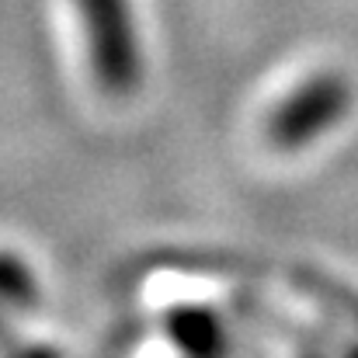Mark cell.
<instances>
[{
    "instance_id": "cell-1",
    "label": "cell",
    "mask_w": 358,
    "mask_h": 358,
    "mask_svg": "<svg viewBox=\"0 0 358 358\" xmlns=\"http://www.w3.org/2000/svg\"><path fill=\"white\" fill-rule=\"evenodd\" d=\"M94 84L105 98H132L143 84V45L129 0H77Z\"/></svg>"
},
{
    "instance_id": "cell-2",
    "label": "cell",
    "mask_w": 358,
    "mask_h": 358,
    "mask_svg": "<svg viewBox=\"0 0 358 358\" xmlns=\"http://www.w3.org/2000/svg\"><path fill=\"white\" fill-rule=\"evenodd\" d=\"M352 84L345 73H313L299 87H292L289 98H282L264 122V136L275 150L296 153L341 125L352 112Z\"/></svg>"
},
{
    "instance_id": "cell-3",
    "label": "cell",
    "mask_w": 358,
    "mask_h": 358,
    "mask_svg": "<svg viewBox=\"0 0 358 358\" xmlns=\"http://www.w3.org/2000/svg\"><path fill=\"white\" fill-rule=\"evenodd\" d=\"M164 334L181 358H227L230 331L223 317L199 303H181L164 313Z\"/></svg>"
},
{
    "instance_id": "cell-4",
    "label": "cell",
    "mask_w": 358,
    "mask_h": 358,
    "mask_svg": "<svg viewBox=\"0 0 358 358\" xmlns=\"http://www.w3.org/2000/svg\"><path fill=\"white\" fill-rule=\"evenodd\" d=\"M38 299L42 292H38V278L31 264L14 250H0V310H7L10 317H21V313H31Z\"/></svg>"
},
{
    "instance_id": "cell-5",
    "label": "cell",
    "mask_w": 358,
    "mask_h": 358,
    "mask_svg": "<svg viewBox=\"0 0 358 358\" xmlns=\"http://www.w3.org/2000/svg\"><path fill=\"white\" fill-rule=\"evenodd\" d=\"M0 355L3 358H59L56 348L49 345H31V341H21L14 331L7 338H0Z\"/></svg>"
},
{
    "instance_id": "cell-6",
    "label": "cell",
    "mask_w": 358,
    "mask_h": 358,
    "mask_svg": "<svg viewBox=\"0 0 358 358\" xmlns=\"http://www.w3.org/2000/svg\"><path fill=\"white\" fill-rule=\"evenodd\" d=\"M355 358H358V355H355Z\"/></svg>"
}]
</instances>
